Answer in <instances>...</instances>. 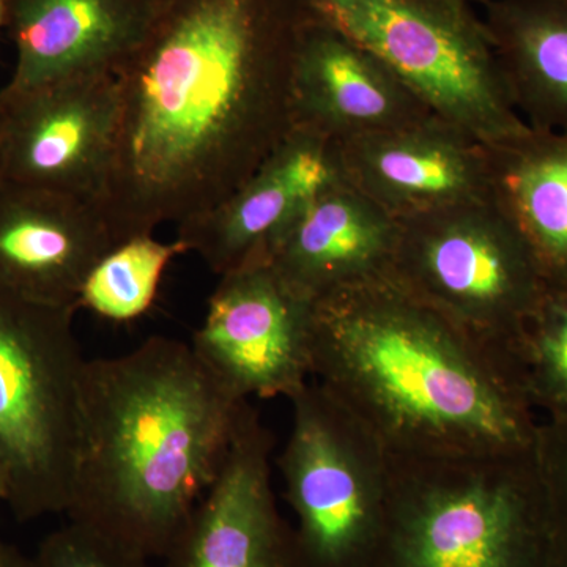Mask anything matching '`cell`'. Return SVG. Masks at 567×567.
<instances>
[{
    "instance_id": "cell-21",
    "label": "cell",
    "mask_w": 567,
    "mask_h": 567,
    "mask_svg": "<svg viewBox=\"0 0 567 567\" xmlns=\"http://www.w3.org/2000/svg\"><path fill=\"white\" fill-rule=\"evenodd\" d=\"M516 364L529 404L543 420H567V292H544L518 338Z\"/></svg>"
},
{
    "instance_id": "cell-23",
    "label": "cell",
    "mask_w": 567,
    "mask_h": 567,
    "mask_svg": "<svg viewBox=\"0 0 567 567\" xmlns=\"http://www.w3.org/2000/svg\"><path fill=\"white\" fill-rule=\"evenodd\" d=\"M33 567H152V561L70 522L41 543Z\"/></svg>"
},
{
    "instance_id": "cell-20",
    "label": "cell",
    "mask_w": 567,
    "mask_h": 567,
    "mask_svg": "<svg viewBox=\"0 0 567 567\" xmlns=\"http://www.w3.org/2000/svg\"><path fill=\"white\" fill-rule=\"evenodd\" d=\"M188 252L181 240L164 244L153 235H140L112 248L82 287L80 309L103 319L128 322L144 316L158 293L167 265Z\"/></svg>"
},
{
    "instance_id": "cell-14",
    "label": "cell",
    "mask_w": 567,
    "mask_h": 567,
    "mask_svg": "<svg viewBox=\"0 0 567 567\" xmlns=\"http://www.w3.org/2000/svg\"><path fill=\"white\" fill-rule=\"evenodd\" d=\"M99 205L0 183V287L37 303L80 309L82 287L117 246Z\"/></svg>"
},
{
    "instance_id": "cell-18",
    "label": "cell",
    "mask_w": 567,
    "mask_h": 567,
    "mask_svg": "<svg viewBox=\"0 0 567 567\" xmlns=\"http://www.w3.org/2000/svg\"><path fill=\"white\" fill-rule=\"evenodd\" d=\"M486 145L488 199L524 238L546 289L567 292V134L528 126Z\"/></svg>"
},
{
    "instance_id": "cell-10",
    "label": "cell",
    "mask_w": 567,
    "mask_h": 567,
    "mask_svg": "<svg viewBox=\"0 0 567 567\" xmlns=\"http://www.w3.org/2000/svg\"><path fill=\"white\" fill-rule=\"evenodd\" d=\"M117 110L111 73L22 91L0 89L2 182L99 205L110 173Z\"/></svg>"
},
{
    "instance_id": "cell-13",
    "label": "cell",
    "mask_w": 567,
    "mask_h": 567,
    "mask_svg": "<svg viewBox=\"0 0 567 567\" xmlns=\"http://www.w3.org/2000/svg\"><path fill=\"white\" fill-rule=\"evenodd\" d=\"M341 178L336 142L293 125L237 192L210 212L178 224L177 240L221 276L262 260L282 227Z\"/></svg>"
},
{
    "instance_id": "cell-25",
    "label": "cell",
    "mask_w": 567,
    "mask_h": 567,
    "mask_svg": "<svg viewBox=\"0 0 567 567\" xmlns=\"http://www.w3.org/2000/svg\"><path fill=\"white\" fill-rule=\"evenodd\" d=\"M7 21V0H0V28L6 24Z\"/></svg>"
},
{
    "instance_id": "cell-5",
    "label": "cell",
    "mask_w": 567,
    "mask_h": 567,
    "mask_svg": "<svg viewBox=\"0 0 567 567\" xmlns=\"http://www.w3.org/2000/svg\"><path fill=\"white\" fill-rule=\"evenodd\" d=\"M74 315L0 287V503L20 522L70 506L87 361Z\"/></svg>"
},
{
    "instance_id": "cell-24",
    "label": "cell",
    "mask_w": 567,
    "mask_h": 567,
    "mask_svg": "<svg viewBox=\"0 0 567 567\" xmlns=\"http://www.w3.org/2000/svg\"><path fill=\"white\" fill-rule=\"evenodd\" d=\"M0 567H33V558L24 557L18 548L0 540Z\"/></svg>"
},
{
    "instance_id": "cell-8",
    "label": "cell",
    "mask_w": 567,
    "mask_h": 567,
    "mask_svg": "<svg viewBox=\"0 0 567 567\" xmlns=\"http://www.w3.org/2000/svg\"><path fill=\"white\" fill-rule=\"evenodd\" d=\"M278 465L305 567H375L391 494L390 454L315 380L293 398Z\"/></svg>"
},
{
    "instance_id": "cell-26",
    "label": "cell",
    "mask_w": 567,
    "mask_h": 567,
    "mask_svg": "<svg viewBox=\"0 0 567 567\" xmlns=\"http://www.w3.org/2000/svg\"><path fill=\"white\" fill-rule=\"evenodd\" d=\"M0 183H2V173H0Z\"/></svg>"
},
{
    "instance_id": "cell-12",
    "label": "cell",
    "mask_w": 567,
    "mask_h": 567,
    "mask_svg": "<svg viewBox=\"0 0 567 567\" xmlns=\"http://www.w3.org/2000/svg\"><path fill=\"white\" fill-rule=\"evenodd\" d=\"M336 148L342 178L395 221L488 199L487 145L439 115Z\"/></svg>"
},
{
    "instance_id": "cell-9",
    "label": "cell",
    "mask_w": 567,
    "mask_h": 567,
    "mask_svg": "<svg viewBox=\"0 0 567 567\" xmlns=\"http://www.w3.org/2000/svg\"><path fill=\"white\" fill-rule=\"evenodd\" d=\"M312 308L252 260L219 276L192 349L235 398H293L311 380Z\"/></svg>"
},
{
    "instance_id": "cell-19",
    "label": "cell",
    "mask_w": 567,
    "mask_h": 567,
    "mask_svg": "<svg viewBox=\"0 0 567 567\" xmlns=\"http://www.w3.org/2000/svg\"><path fill=\"white\" fill-rule=\"evenodd\" d=\"M486 33L522 121L567 134V0L499 3Z\"/></svg>"
},
{
    "instance_id": "cell-6",
    "label": "cell",
    "mask_w": 567,
    "mask_h": 567,
    "mask_svg": "<svg viewBox=\"0 0 567 567\" xmlns=\"http://www.w3.org/2000/svg\"><path fill=\"white\" fill-rule=\"evenodd\" d=\"M398 223L388 278L517 368L518 338L546 286L513 224L491 199Z\"/></svg>"
},
{
    "instance_id": "cell-11",
    "label": "cell",
    "mask_w": 567,
    "mask_h": 567,
    "mask_svg": "<svg viewBox=\"0 0 567 567\" xmlns=\"http://www.w3.org/2000/svg\"><path fill=\"white\" fill-rule=\"evenodd\" d=\"M274 436L245 406L229 454L174 540L166 567H305L271 484Z\"/></svg>"
},
{
    "instance_id": "cell-1",
    "label": "cell",
    "mask_w": 567,
    "mask_h": 567,
    "mask_svg": "<svg viewBox=\"0 0 567 567\" xmlns=\"http://www.w3.org/2000/svg\"><path fill=\"white\" fill-rule=\"evenodd\" d=\"M303 0H155L115 70L99 207L117 244L218 207L292 130Z\"/></svg>"
},
{
    "instance_id": "cell-15",
    "label": "cell",
    "mask_w": 567,
    "mask_h": 567,
    "mask_svg": "<svg viewBox=\"0 0 567 567\" xmlns=\"http://www.w3.org/2000/svg\"><path fill=\"white\" fill-rule=\"evenodd\" d=\"M435 115L385 63L309 14L295 52L292 122L338 144Z\"/></svg>"
},
{
    "instance_id": "cell-2",
    "label": "cell",
    "mask_w": 567,
    "mask_h": 567,
    "mask_svg": "<svg viewBox=\"0 0 567 567\" xmlns=\"http://www.w3.org/2000/svg\"><path fill=\"white\" fill-rule=\"evenodd\" d=\"M311 380L391 458L494 456L536 445L517 368L390 278L315 301Z\"/></svg>"
},
{
    "instance_id": "cell-4",
    "label": "cell",
    "mask_w": 567,
    "mask_h": 567,
    "mask_svg": "<svg viewBox=\"0 0 567 567\" xmlns=\"http://www.w3.org/2000/svg\"><path fill=\"white\" fill-rule=\"evenodd\" d=\"M391 461L375 567H546L536 445L494 456Z\"/></svg>"
},
{
    "instance_id": "cell-7",
    "label": "cell",
    "mask_w": 567,
    "mask_h": 567,
    "mask_svg": "<svg viewBox=\"0 0 567 567\" xmlns=\"http://www.w3.org/2000/svg\"><path fill=\"white\" fill-rule=\"evenodd\" d=\"M316 20L352 40L443 121L484 144L528 128L511 103L486 31L456 0H303Z\"/></svg>"
},
{
    "instance_id": "cell-3",
    "label": "cell",
    "mask_w": 567,
    "mask_h": 567,
    "mask_svg": "<svg viewBox=\"0 0 567 567\" xmlns=\"http://www.w3.org/2000/svg\"><path fill=\"white\" fill-rule=\"evenodd\" d=\"M249 402L173 338L85 361L70 522L163 559L218 476Z\"/></svg>"
},
{
    "instance_id": "cell-22",
    "label": "cell",
    "mask_w": 567,
    "mask_h": 567,
    "mask_svg": "<svg viewBox=\"0 0 567 567\" xmlns=\"http://www.w3.org/2000/svg\"><path fill=\"white\" fill-rule=\"evenodd\" d=\"M536 457L547 506L546 567H567V420H540Z\"/></svg>"
},
{
    "instance_id": "cell-16",
    "label": "cell",
    "mask_w": 567,
    "mask_h": 567,
    "mask_svg": "<svg viewBox=\"0 0 567 567\" xmlns=\"http://www.w3.org/2000/svg\"><path fill=\"white\" fill-rule=\"evenodd\" d=\"M399 223L344 178L312 197L282 227L265 260L311 301L388 278Z\"/></svg>"
},
{
    "instance_id": "cell-17",
    "label": "cell",
    "mask_w": 567,
    "mask_h": 567,
    "mask_svg": "<svg viewBox=\"0 0 567 567\" xmlns=\"http://www.w3.org/2000/svg\"><path fill=\"white\" fill-rule=\"evenodd\" d=\"M155 0H7L17 50L13 91L121 66L147 31Z\"/></svg>"
}]
</instances>
